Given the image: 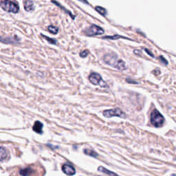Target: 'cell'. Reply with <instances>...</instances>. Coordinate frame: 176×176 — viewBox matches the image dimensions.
Returning a JSON list of instances; mask_svg holds the SVG:
<instances>
[{"label":"cell","instance_id":"obj_8","mask_svg":"<svg viewBox=\"0 0 176 176\" xmlns=\"http://www.w3.org/2000/svg\"><path fill=\"white\" fill-rule=\"evenodd\" d=\"M0 41L4 43H15L19 42V39H15V37H0Z\"/></svg>","mask_w":176,"mask_h":176},{"label":"cell","instance_id":"obj_20","mask_svg":"<svg viewBox=\"0 0 176 176\" xmlns=\"http://www.w3.org/2000/svg\"><path fill=\"white\" fill-rule=\"evenodd\" d=\"M88 53H89V52H88L87 50H84V51H83V52H81L80 56L81 57H85L88 55Z\"/></svg>","mask_w":176,"mask_h":176},{"label":"cell","instance_id":"obj_17","mask_svg":"<svg viewBox=\"0 0 176 176\" xmlns=\"http://www.w3.org/2000/svg\"><path fill=\"white\" fill-rule=\"evenodd\" d=\"M95 9L98 11V13H100L102 15L105 16L106 15H107V11H106V10L104 8H102V7L101 6H96V8H95Z\"/></svg>","mask_w":176,"mask_h":176},{"label":"cell","instance_id":"obj_11","mask_svg":"<svg viewBox=\"0 0 176 176\" xmlns=\"http://www.w3.org/2000/svg\"><path fill=\"white\" fill-rule=\"evenodd\" d=\"M24 8L25 10L28 11V12H30V11H32L34 10V2L31 0H28V1H24Z\"/></svg>","mask_w":176,"mask_h":176},{"label":"cell","instance_id":"obj_21","mask_svg":"<svg viewBox=\"0 0 176 176\" xmlns=\"http://www.w3.org/2000/svg\"><path fill=\"white\" fill-rule=\"evenodd\" d=\"M160 61L162 62V63H163L164 64H166V65L168 64L167 61H166V60L164 59V58L163 56L160 57Z\"/></svg>","mask_w":176,"mask_h":176},{"label":"cell","instance_id":"obj_9","mask_svg":"<svg viewBox=\"0 0 176 176\" xmlns=\"http://www.w3.org/2000/svg\"><path fill=\"white\" fill-rule=\"evenodd\" d=\"M34 131H35L37 133H43V124L39 121H36L34 123L33 127H32Z\"/></svg>","mask_w":176,"mask_h":176},{"label":"cell","instance_id":"obj_19","mask_svg":"<svg viewBox=\"0 0 176 176\" xmlns=\"http://www.w3.org/2000/svg\"><path fill=\"white\" fill-rule=\"evenodd\" d=\"M122 37H120L119 35H114V36H107L103 37V39H118L119 38Z\"/></svg>","mask_w":176,"mask_h":176},{"label":"cell","instance_id":"obj_18","mask_svg":"<svg viewBox=\"0 0 176 176\" xmlns=\"http://www.w3.org/2000/svg\"><path fill=\"white\" fill-rule=\"evenodd\" d=\"M42 37H43L45 38L46 40H47L48 42H49L51 44H56L57 43V40H55V39H51L50 37H46L45 35H43V34H42Z\"/></svg>","mask_w":176,"mask_h":176},{"label":"cell","instance_id":"obj_4","mask_svg":"<svg viewBox=\"0 0 176 176\" xmlns=\"http://www.w3.org/2000/svg\"><path fill=\"white\" fill-rule=\"evenodd\" d=\"M103 115L104 116L107 118L117 116V117L125 119V118L127 117L125 113L122 112V111L119 108H115V109H112V110L104 111Z\"/></svg>","mask_w":176,"mask_h":176},{"label":"cell","instance_id":"obj_5","mask_svg":"<svg viewBox=\"0 0 176 176\" xmlns=\"http://www.w3.org/2000/svg\"><path fill=\"white\" fill-rule=\"evenodd\" d=\"M104 33V30L100 26L96 25H92L85 31V34L87 36H96L100 35Z\"/></svg>","mask_w":176,"mask_h":176},{"label":"cell","instance_id":"obj_1","mask_svg":"<svg viewBox=\"0 0 176 176\" xmlns=\"http://www.w3.org/2000/svg\"><path fill=\"white\" fill-rule=\"evenodd\" d=\"M165 119L163 116L157 110H154L151 113V122L153 125L156 127H160L163 125Z\"/></svg>","mask_w":176,"mask_h":176},{"label":"cell","instance_id":"obj_13","mask_svg":"<svg viewBox=\"0 0 176 176\" xmlns=\"http://www.w3.org/2000/svg\"><path fill=\"white\" fill-rule=\"evenodd\" d=\"M8 156V153L5 148L0 147V161L4 160Z\"/></svg>","mask_w":176,"mask_h":176},{"label":"cell","instance_id":"obj_2","mask_svg":"<svg viewBox=\"0 0 176 176\" xmlns=\"http://www.w3.org/2000/svg\"><path fill=\"white\" fill-rule=\"evenodd\" d=\"M0 6L4 9V10L9 13H17L19 12V8L16 2L12 1H1L0 2Z\"/></svg>","mask_w":176,"mask_h":176},{"label":"cell","instance_id":"obj_10","mask_svg":"<svg viewBox=\"0 0 176 176\" xmlns=\"http://www.w3.org/2000/svg\"><path fill=\"white\" fill-rule=\"evenodd\" d=\"M34 173V171L31 167H27L24 169H22L19 170V175L21 176H30Z\"/></svg>","mask_w":176,"mask_h":176},{"label":"cell","instance_id":"obj_12","mask_svg":"<svg viewBox=\"0 0 176 176\" xmlns=\"http://www.w3.org/2000/svg\"><path fill=\"white\" fill-rule=\"evenodd\" d=\"M114 68H117L119 70H124V69H126L125 63V62L122 60H119Z\"/></svg>","mask_w":176,"mask_h":176},{"label":"cell","instance_id":"obj_15","mask_svg":"<svg viewBox=\"0 0 176 176\" xmlns=\"http://www.w3.org/2000/svg\"><path fill=\"white\" fill-rule=\"evenodd\" d=\"M84 153L87 156H90L92 157H96L98 156V154H96V152L92 151V150H90V149H85L84 150Z\"/></svg>","mask_w":176,"mask_h":176},{"label":"cell","instance_id":"obj_16","mask_svg":"<svg viewBox=\"0 0 176 176\" xmlns=\"http://www.w3.org/2000/svg\"><path fill=\"white\" fill-rule=\"evenodd\" d=\"M48 31H49V32H50L51 33L56 34L58 33V32H59V28L56 26H54V25H49V26H48Z\"/></svg>","mask_w":176,"mask_h":176},{"label":"cell","instance_id":"obj_3","mask_svg":"<svg viewBox=\"0 0 176 176\" xmlns=\"http://www.w3.org/2000/svg\"><path fill=\"white\" fill-rule=\"evenodd\" d=\"M89 80L92 84L95 85H100L102 87H108L107 83L104 81L101 76L98 73H92L89 76Z\"/></svg>","mask_w":176,"mask_h":176},{"label":"cell","instance_id":"obj_7","mask_svg":"<svg viewBox=\"0 0 176 176\" xmlns=\"http://www.w3.org/2000/svg\"><path fill=\"white\" fill-rule=\"evenodd\" d=\"M62 170H63V172L66 173V175H75L76 172L75 168H74L72 166H71L70 164H65L63 166V167H62Z\"/></svg>","mask_w":176,"mask_h":176},{"label":"cell","instance_id":"obj_22","mask_svg":"<svg viewBox=\"0 0 176 176\" xmlns=\"http://www.w3.org/2000/svg\"><path fill=\"white\" fill-rule=\"evenodd\" d=\"M145 51H146V52H147V54H149L150 55V56H151V57H154V54H152V53L151 52V51H150V50H148L147 49H145Z\"/></svg>","mask_w":176,"mask_h":176},{"label":"cell","instance_id":"obj_23","mask_svg":"<svg viewBox=\"0 0 176 176\" xmlns=\"http://www.w3.org/2000/svg\"><path fill=\"white\" fill-rule=\"evenodd\" d=\"M126 81L128 83H138L136 81H130V80L129 79V78H127Z\"/></svg>","mask_w":176,"mask_h":176},{"label":"cell","instance_id":"obj_14","mask_svg":"<svg viewBox=\"0 0 176 176\" xmlns=\"http://www.w3.org/2000/svg\"><path fill=\"white\" fill-rule=\"evenodd\" d=\"M98 171H101V172L103 173H105V174H107L108 175H110V176H119L117 174H116L115 173L112 172V171H110L107 169H106L105 168L103 167V166H100V167L98 168Z\"/></svg>","mask_w":176,"mask_h":176},{"label":"cell","instance_id":"obj_6","mask_svg":"<svg viewBox=\"0 0 176 176\" xmlns=\"http://www.w3.org/2000/svg\"><path fill=\"white\" fill-rule=\"evenodd\" d=\"M118 57L116 54H107L104 56L103 60L108 65H110L113 67H115L116 64L117 63V62L119 60H117Z\"/></svg>","mask_w":176,"mask_h":176}]
</instances>
